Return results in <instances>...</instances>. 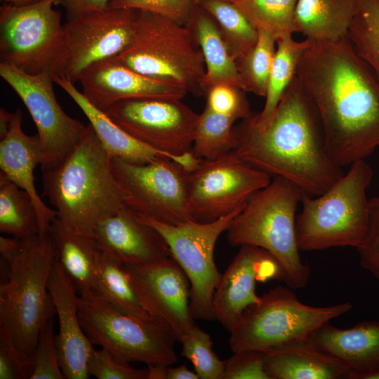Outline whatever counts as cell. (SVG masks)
<instances>
[{
	"instance_id": "cell-1",
	"label": "cell",
	"mask_w": 379,
	"mask_h": 379,
	"mask_svg": "<svg viewBox=\"0 0 379 379\" xmlns=\"http://www.w3.org/2000/svg\"><path fill=\"white\" fill-rule=\"evenodd\" d=\"M296 76L338 166L365 159L379 147V82L347 38L311 41Z\"/></svg>"
},
{
	"instance_id": "cell-2",
	"label": "cell",
	"mask_w": 379,
	"mask_h": 379,
	"mask_svg": "<svg viewBox=\"0 0 379 379\" xmlns=\"http://www.w3.org/2000/svg\"><path fill=\"white\" fill-rule=\"evenodd\" d=\"M234 129L239 158L308 195L324 193L344 174L327 152L317 112L297 76L267 118L251 116Z\"/></svg>"
},
{
	"instance_id": "cell-3",
	"label": "cell",
	"mask_w": 379,
	"mask_h": 379,
	"mask_svg": "<svg viewBox=\"0 0 379 379\" xmlns=\"http://www.w3.org/2000/svg\"><path fill=\"white\" fill-rule=\"evenodd\" d=\"M111 161L88 123L63 162L42 173L43 195L69 230L93 237L101 221L125 206Z\"/></svg>"
},
{
	"instance_id": "cell-4",
	"label": "cell",
	"mask_w": 379,
	"mask_h": 379,
	"mask_svg": "<svg viewBox=\"0 0 379 379\" xmlns=\"http://www.w3.org/2000/svg\"><path fill=\"white\" fill-rule=\"evenodd\" d=\"M55 260L49 234L22 239L0 285V336L7 338L29 366L41 330L55 313L48 281Z\"/></svg>"
},
{
	"instance_id": "cell-5",
	"label": "cell",
	"mask_w": 379,
	"mask_h": 379,
	"mask_svg": "<svg viewBox=\"0 0 379 379\" xmlns=\"http://www.w3.org/2000/svg\"><path fill=\"white\" fill-rule=\"evenodd\" d=\"M303 192L288 179L274 176L252 194L226 230L232 246L250 245L269 252L279 264L282 280L291 289L302 288L310 276L299 253L296 211Z\"/></svg>"
},
{
	"instance_id": "cell-6",
	"label": "cell",
	"mask_w": 379,
	"mask_h": 379,
	"mask_svg": "<svg viewBox=\"0 0 379 379\" xmlns=\"http://www.w3.org/2000/svg\"><path fill=\"white\" fill-rule=\"evenodd\" d=\"M372 178L371 167L359 159L324 193H303L302 210L296 217L299 249L359 247L368 232L370 199L366 191Z\"/></svg>"
},
{
	"instance_id": "cell-7",
	"label": "cell",
	"mask_w": 379,
	"mask_h": 379,
	"mask_svg": "<svg viewBox=\"0 0 379 379\" xmlns=\"http://www.w3.org/2000/svg\"><path fill=\"white\" fill-rule=\"evenodd\" d=\"M114 58L145 77L204 95L202 53L190 29L171 19L137 10L133 38Z\"/></svg>"
},
{
	"instance_id": "cell-8",
	"label": "cell",
	"mask_w": 379,
	"mask_h": 379,
	"mask_svg": "<svg viewBox=\"0 0 379 379\" xmlns=\"http://www.w3.org/2000/svg\"><path fill=\"white\" fill-rule=\"evenodd\" d=\"M260 298L244 312L230 332L233 353L251 350L265 352L306 342L319 327L353 307L350 302L310 306L300 302L287 286H277Z\"/></svg>"
},
{
	"instance_id": "cell-9",
	"label": "cell",
	"mask_w": 379,
	"mask_h": 379,
	"mask_svg": "<svg viewBox=\"0 0 379 379\" xmlns=\"http://www.w3.org/2000/svg\"><path fill=\"white\" fill-rule=\"evenodd\" d=\"M78 314L92 344L124 362L148 366H171L178 361L175 350L178 339L161 320H141L123 314L92 292L79 295Z\"/></svg>"
},
{
	"instance_id": "cell-10",
	"label": "cell",
	"mask_w": 379,
	"mask_h": 379,
	"mask_svg": "<svg viewBox=\"0 0 379 379\" xmlns=\"http://www.w3.org/2000/svg\"><path fill=\"white\" fill-rule=\"evenodd\" d=\"M244 206L210 222L190 220L178 225L166 224L133 211L139 220L161 235L171 257L187 275L190 284V308L194 319L215 320L213 295L222 274L214 261L215 246Z\"/></svg>"
},
{
	"instance_id": "cell-11",
	"label": "cell",
	"mask_w": 379,
	"mask_h": 379,
	"mask_svg": "<svg viewBox=\"0 0 379 379\" xmlns=\"http://www.w3.org/2000/svg\"><path fill=\"white\" fill-rule=\"evenodd\" d=\"M126 206L135 213L178 225L192 220L187 208L190 171L166 157L138 164L112 159Z\"/></svg>"
},
{
	"instance_id": "cell-12",
	"label": "cell",
	"mask_w": 379,
	"mask_h": 379,
	"mask_svg": "<svg viewBox=\"0 0 379 379\" xmlns=\"http://www.w3.org/2000/svg\"><path fill=\"white\" fill-rule=\"evenodd\" d=\"M137 10L111 8L69 20L63 25L52 77L79 81L91 65L122 52L131 42Z\"/></svg>"
},
{
	"instance_id": "cell-13",
	"label": "cell",
	"mask_w": 379,
	"mask_h": 379,
	"mask_svg": "<svg viewBox=\"0 0 379 379\" xmlns=\"http://www.w3.org/2000/svg\"><path fill=\"white\" fill-rule=\"evenodd\" d=\"M0 76L20 97L36 126L41 149L42 173L58 167L77 146L86 126L62 109L49 72L31 74L1 62Z\"/></svg>"
},
{
	"instance_id": "cell-14",
	"label": "cell",
	"mask_w": 379,
	"mask_h": 379,
	"mask_svg": "<svg viewBox=\"0 0 379 379\" xmlns=\"http://www.w3.org/2000/svg\"><path fill=\"white\" fill-rule=\"evenodd\" d=\"M272 175L232 151L215 159H201L190 173L187 208L193 220L210 222L245 205Z\"/></svg>"
},
{
	"instance_id": "cell-15",
	"label": "cell",
	"mask_w": 379,
	"mask_h": 379,
	"mask_svg": "<svg viewBox=\"0 0 379 379\" xmlns=\"http://www.w3.org/2000/svg\"><path fill=\"white\" fill-rule=\"evenodd\" d=\"M57 0L0 9V58L31 74L50 72L63 28Z\"/></svg>"
},
{
	"instance_id": "cell-16",
	"label": "cell",
	"mask_w": 379,
	"mask_h": 379,
	"mask_svg": "<svg viewBox=\"0 0 379 379\" xmlns=\"http://www.w3.org/2000/svg\"><path fill=\"white\" fill-rule=\"evenodd\" d=\"M104 112L131 135L155 149L173 155L192 152L199 114L182 100H124Z\"/></svg>"
},
{
	"instance_id": "cell-17",
	"label": "cell",
	"mask_w": 379,
	"mask_h": 379,
	"mask_svg": "<svg viewBox=\"0 0 379 379\" xmlns=\"http://www.w3.org/2000/svg\"><path fill=\"white\" fill-rule=\"evenodd\" d=\"M121 265L145 310L166 322L179 342L195 324L190 308V284L181 267L171 256L152 265Z\"/></svg>"
},
{
	"instance_id": "cell-18",
	"label": "cell",
	"mask_w": 379,
	"mask_h": 379,
	"mask_svg": "<svg viewBox=\"0 0 379 379\" xmlns=\"http://www.w3.org/2000/svg\"><path fill=\"white\" fill-rule=\"evenodd\" d=\"M227 270L222 274L213 295L215 320L230 333L250 306L258 304V281L281 279L277 260L260 247L242 245Z\"/></svg>"
},
{
	"instance_id": "cell-19",
	"label": "cell",
	"mask_w": 379,
	"mask_h": 379,
	"mask_svg": "<svg viewBox=\"0 0 379 379\" xmlns=\"http://www.w3.org/2000/svg\"><path fill=\"white\" fill-rule=\"evenodd\" d=\"M79 82L83 95L102 112L124 100L151 98L182 100L187 93L183 88L136 72L114 58L91 65L81 74Z\"/></svg>"
},
{
	"instance_id": "cell-20",
	"label": "cell",
	"mask_w": 379,
	"mask_h": 379,
	"mask_svg": "<svg viewBox=\"0 0 379 379\" xmlns=\"http://www.w3.org/2000/svg\"><path fill=\"white\" fill-rule=\"evenodd\" d=\"M48 289L58 317L56 345L64 377L88 378L87 364L94 348L80 323L79 294L56 260L49 274Z\"/></svg>"
},
{
	"instance_id": "cell-21",
	"label": "cell",
	"mask_w": 379,
	"mask_h": 379,
	"mask_svg": "<svg viewBox=\"0 0 379 379\" xmlns=\"http://www.w3.org/2000/svg\"><path fill=\"white\" fill-rule=\"evenodd\" d=\"M93 238L102 251L121 264L152 265L171 256L161 235L126 206L101 221Z\"/></svg>"
},
{
	"instance_id": "cell-22",
	"label": "cell",
	"mask_w": 379,
	"mask_h": 379,
	"mask_svg": "<svg viewBox=\"0 0 379 379\" xmlns=\"http://www.w3.org/2000/svg\"><path fill=\"white\" fill-rule=\"evenodd\" d=\"M53 80L84 112L103 148L112 159L144 164L166 157L180 164L190 171L199 164L201 159L192 152L182 155H173L155 149L139 141L115 124L104 112L93 105L75 87V84L58 77H53Z\"/></svg>"
},
{
	"instance_id": "cell-23",
	"label": "cell",
	"mask_w": 379,
	"mask_h": 379,
	"mask_svg": "<svg viewBox=\"0 0 379 379\" xmlns=\"http://www.w3.org/2000/svg\"><path fill=\"white\" fill-rule=\"evenodd\" d=\"M308 343L343 364L351 372L350 379L379 369V321H362L349 328L328 321L312 332Z\"/></svg>"
},
{
	"instance_id": "cell-24",
	"label": "cell",
	"mask_w": 379,
	"mask_h": 379,
	"mask_svg": "<svg viewBox=\"0 0 379 379\" xmlns=\"http://www.w3.org/2000/svg\"><path fill=\"white\" fill-rule=\"evenodd\" d=\"M22 120V112L18 109L6 135L0 139V172L29 194L39 216L40 234L43 235L47 233L56 213L44 204L35 187L34 171L42 162L40 141L37 134L30 136L23 131Z\"/></svg>"
},
{
	"instance_id": "cell-25",
	"label": "cell",
	"mask_w": 379,
	"mask_h": 379,
	"mask_svg": "<svg viewBox=\"0 0 379 379\" xmlns=\"http://www.w3.org/2000/svg\"><path fill=\"white\" fill-rule=\"evenodd\" d=\"M185 25L190 29L203 55L206 67L201 82L204 95L218 84L231 85L243 90L236 61L230 53L213 17L195 4Z\"/></svg>"
},
{
	"instance_id": "cell-26",
	"label": "cell",
	"mask_w": 379,
	"mask_h": 379,
	"mask_svg": "<svg viewBox=\"0 0 379 379\" xmlns=\"http://www.w3.org/2000/svg\"><path fill=\"white\" fill-rule=\"evenodd\" d=\"M265 369L270 379L351 378L343 364L308 340L265 352Z\"/></svg>"
},
{
	"instance_id": "cell-27",
	"label": "cell",
	"mask_w": 379,
	"mask_h": 379,
	"mask_svg": "<svg viewBox=\"0 0 379 379\" xmlns=\"http://www.w3.org/2000/svg\"><path fill=\"white\" fill-rule=\"evenodd\" d=\"M47 232L53 244L55 260L74 284L79 295L91 293L101 251L95 239L69 230L56 218Z\"/></svg>"
},
{
	"instance_id": "cell-28",
	"label": "cell",
	"mask_w": 379,
	"mask_h": 379,
	"mask_svg": "<svg viewBox=\"0 0 379 379\" xmlns=\"http://www.w3.org/2000/svg\"><path fill=\"white\" fill-rule=\"evenodd\" d=\"M357 0H298L295 25L310 41H333L347 38Z\"/></svg>"
},
{
	"instance_id": "cell-29",
	"label": "cell",
	"mask_w": 379,
	"mask_h": 379,
	"mask_svg": "<svg viewBox=\"0 0 379 379\" xmlns=\"http://www.w3.org/2000/svg\"><path fill=\"white\" fill-rule=\"evenodd\" d=\"M92 293L123 314L141 320L154 318L142 306L121 264L102 251L97 261Z\"/></svg>"
},
{
	"instance_id": "cell-30",
	"label": "cell",
	"mask_w": 379,
	"mask_h": 379,
	"mask_svg": "<svg viewBox=\"0 0 379 379\" xmlns=\"http://www.w3.org/2000/svg\"><path fill=\"white\" fill-rule=\"evenodd\" d=\"M291 34H284L277 39V47L270 69L265 102L262 111L252 118L261 121L275 109L287 88L296 76L298 67L305 51L311 41L295 40Z\"/></svg>"
},
{
	"instance_id": "cell-31",
	"label": "cell",
	"mask_w": 379,
	"mask_h": 379,
	"mask_svg": "<svg viewBox=\"0 0 379 379\" xmlns=\"http://www.w3.org/2000/svg\"><path fill=\"white\" fill-rule=\"evenodd\" d=\"M0 232L20 239L40 234L39 216L29 194L1 172Z\"/></svg>"
},
{
	"instance_id": "cell-32",
	"label": "cell",
	"mask_w": 379,
	"mask_h": 379,
	"mask_svg": "<svg viewBox=\"0 0 379 379\" xmlns=\"http://www.w3.org/2000/svg\"><path fill=\"white\" fill-rule=\"evenodd\" d=\"M217 23L233 59L237 61L255 45L258 32L232 2L227 0H194Z\"/></svg>"
},
{
	"instance_id": "cell-33",
	"label": "cell",
	"mask_w": 379,
	"mask_h": 379,
	"mask_svg": "<svg viewBox=\"0 0 379 379\" xmlns=\"http://www.w3.org/2000/svg\"><path fill=\"white\" fill-rule=\"evenodd\" d=\"M237 120L207 107L199 114L192 152L199 159H215L234 150Z\"/></svg>"
},
{
	"instance_id": "cell-34",
	"label": "cell",
	"mask_w": 379,
	"mask_h": 379,
	"mask_svg": "<svg viewBox=\"0 0 379 379\" xmlns=\"http://www.w3.org/2000/svg\"><path fill=\"white\" fill-rule=\"evenodd\" d=\"M347 38L379 82V0H357Z\"/></svg>"
},
{
	"instance_id": "cell-35",
	"label": "cell",
	"mask_w": 379,
	"mask_h": 379,
	"mask_svg": "<svg viewBox=\"0 0 379 379\" xmlns=\"http://www.w3.org/2000/svg\"><path fill=\"white\" fill-rule=\"evenodd\" d=\"M298 0H234V3L257 30L279 36L296 32Z\"/></svg>"
},
{
	"instance_id": "cell-36",
	"label": "cell",
	"mask_w": 379,
	"mask_h": 379,
	"mask_svg": "<svg viewBox=\"0 0 379 379\" xmlns=\"http://www.w3.org/2000/svg\"><path fill=\"white\" fill-rule=\"evenodd\" d=\"M255 45L236 61L243 90L265 97L270 69L274 60L277 39L271 34L258 30Z\"/></svg>"
},
{
	"instance_id": "cell-37",
	"label": "cell",
	"mask_w": 379,
	"mask_h": 379,
	"mask_svg": "<svg viewBox=\"0 0 379 379\" xmlns=\"http://www.w3.org/2000/svg\"><path fill=\"white\" fill-rule=\"evenodd\" d=\"M181 355L192 364L199 379H222L225 360L213 350L210 335L194 324L180 338Z\"/></svg>"
},
{
	"instance_id": "cell-38",
	"label": "cell",
	"mask_w": 379,
	"mask_h": 379,
	"mask_svg": "<svg viewBox=\"0 0 379 379\" xmlns=\"http://www.w3.org/2000/svg\"><path fill=\"white\" fill-rule=\"evenodd\" d=\"M63 378L65 377L60 366L53 317L46 321L39 333L29 379Z\"/></svg>"
},
{
	"instance_id": "cell-39",
	"label": "cell",
	"mask_w": 379,
	"mask_h": 379,
	"mask_svg": "<svg viewBox=\"0 0 379 379\" xmlns=\"http://www.w3.org/2000/svg\"><path fill=\"white\" fill-rule=\"evenodd\" d=\"M246 93L240 88L218 84L210 88L206 94L205 107L211 111L230 116L236 120L246 119L252 116Z\"/></svg>"
},
{
	"instance_id": "cell-40",
	"label": "cell",
	"mask_w": 379,
	"mask_h": 379,
	"mask_svg": "<svg viewBox=\"0 0 379 379\" xmlns=\"http://www.w3.org/2000/svg\"><path fill=\"white\" fill-rule=\"evenodd\" d=\"M89 376L98 379H147L148 369L135 368L105 349L92 351L87 364Z\"/></svg>"
},
{
	"instance_id": "cell-41",
	"label": "cell",
	"mask_w": 379,
	"mask_h": 379,
	"mask_svg": "<svg viewBox=\"0 0 379 379\" xmlns=\"http://www.w3.org/2000/svg\"><path fill=\"white\" fill-rule=\"evenodd\" d=\"M194 5V0H110L108 8L151 12L185 25Z\"/></svg>"
},
{
	"instance_id": "cell-42",
	"label": "cell",
	"mask_w": 379,
	"mask_h": 379,
	"mask_svg": "<svg viewBox=\"0 0 379 379\" xmlns=\"http://www.w3.org/2000/svg\"><path fill=\"white\" fill-rule=\"evenodd\" d=\"M222 379H270L265 369V352L244 350L225 360Z\"/></svg>"
},
{
	"instance_id": "cell-43",
	"label": "cell",
	"mask_w": 379,
	"mask_h": 379,
	"mask_svg": "<svg viewBox=\"0 0 379 379\" xmlns=\"http://www.w3.org/2000/svg\"><path fill=\"white\" fill-rule=\"evenodd\" d=\"M357 249L361 266L379 281V194L370 199L368 232Z\"/></svg>"
},
{
	"instance_id": "cell-44",
	"label": "cell",
	"mask_w": 379,
	"mask_h": 379,
	"mask_svg": "<svg viewBox=\"0 0 379 379\" xmlns=\"http://www.w3.org/2000/svg\"><path fill=\"white\" fill-rule=\"evenodd\" d=\"M32 368L22 359L11 342L0 336V379H29Z\"/></svg>"
},
{
	"instance_id": "cell-45",
	"label": "cell",
	"mask_w": 379,
	"mask_h": 379,
	"mask_svg": "<svg viewBox=\"0 0 379 379\" xmlns=\"http://www.w3.org/2000/svg\"><path fill=\"white\" fill-rule=\"evenodd\" d=\"M110 0H57L66 11L68 20L108 9Z\"/></svg>"
},
{
	"instance_id": "cell-46",
	"label": "cell",
	"mask_w": 379,
	"mask_h": 379,
	"mask_svg": "<svg viewBox=\"0 0 379 379\" xmlns=\"http://www.w3.org/2000/svg\"><path fill=\"white\" fill-rule=\"evenodd\" d=\"M22 247V239L0 237V253L3 260L10 264L18 255Z\"/></svg>"
},
{
	"instance_id": "cell-47",
	"label": "cell",
	"mask_w": 379,
	"mask_h": 379,
	"mask_svg": "<svg viewBox=\"0 0 379 379\" xmlns=\"http://www.w3.org/2000/svg\"><path fill=\"white\" fill-rule=\"evenodd\" d=\"M166 379H199V377L195 371L190 370L185 364H182L176 367L169 366L167 368Z\"/></svg>"
},
{
	"instance_id": "cell-48",
	"label": "cell",
	"mask_w": 379,
	"mask_h": 379,
	"mask_svg": "<svg viewBox=\"0 0 379 379\" xmlns=\"http://www.w3.org/2000/svg\"><path fill=\"white\" fill-rule=\"evenodd\" d=\"M14 112H9L4 108L0 109V139L7 133L11 124Z\"/></svg>"
},
{
	"instance_id": "cell-49",
	"label": "cell",
	"mask_w": 379,
	"mask_h": 379,
	"mask_svg": "<svg viewBox=\"0 0 379 379\" xmlns=\"http://www.w3.org/2000/svg\"><path fill=\"white\" fill-rule=\"evenodd\" d=\"M169 366L157 364L148 366L147 379H166L167 368Z\"/></svg>"
},
{
	"instance_id": "cell-50",
	"label": "cell",
	"mask_w": 379,
	"mask_h": 379,
	"mask_svg": "<svg viewBox=\"0 0 379 379\" xmlns=\"http://www.w3.org/2000/svg\"><path fill=\"white\" fill-rule=\"evenodd\" d=\"M1 1L6 2L7 4H12L16 6H26L33 5L39 3L44 0H1Z\"/></svg>"
},
{
	"instance_id": "cell-51",
	"label": "cell",
	"mask_w": 379,
	"mask_h": 379,
	"mask_svg": "<svg viewBox=\"0 0 379 379\" xmlns=\"http://www.w3.org/2000/svg\"><path fill=\"white\" fill-rule=\"evenodd\" d=\"M361 379H379V369L364 375Z\"/></svg>"
},
{
	"instance_id": "cell-52",
	"label": "cell",
	"mask_w": 379,
	"mask_h": 379,
	"mask_svg": "<svg viewBox=\"0 0 379 379\" xmlns=\"http://www.w3.org/2000/svg\"><path fill=\"white\" fill-rule=\"evenodd\" d=\"M227 1H231V2H233L234 0H227Z\"/></svg>"
}]
</instances>
